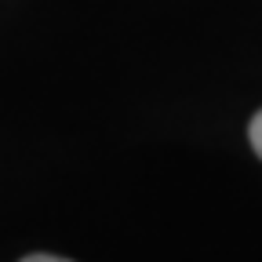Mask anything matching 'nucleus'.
Masks as SVG:
<instances>
[{
    "mask_svg": "<svg viewBox=\"0 0 262 262\" xmlns=\"http://www.w3.org/2000/svg\"><path fill=\"white\" fill-rule=\"evenodd\" d=\"M248 135H251V149L262 157V110L255 113V120H251V131H248Z\"/></svg>",
    "mask_w": 262,
    "mask_h": 262,
    "instance_id": "1",
    "label": "nucleus"
},
{
    "mask_svg": "<svg viewBox=\"0 0 262 262\" xmlns=\"http://www.w3.org/2000/svg\"><path fill=\"white\" fill-rule=\"evenodd\" d=\"M22 262H70V258H58V255H26Z\"/></svg>",
    "mask_w": 262,
    "mask_h": 262,
    "instance_id": "2",
    "label": "nucleus"
}]
</instances>
